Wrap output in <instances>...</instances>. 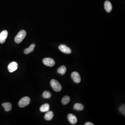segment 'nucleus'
<instances>
[{"label":"nucleus","instance_id":"1","mask_svg":"<svg viewBox=\"0 0 125 125\" xmlns=\"http://www.w3.org/2000/svg\"><path fill=\"white\" fill-rule=\"evenodd\" d=\"M26 32L24 30H22L18 32L15 38V41L16 43L19 44L21 43L26 36Z\"/></svg>","mask_w":125,"mask_h":125},{"label":"nucleus","instance_id":"2","mask_svg":"<svg viewBox=\"0 0 125 125\" xmlns=\"http://www.w3.org/2000/svg\"><path fill=\"white\" fill-rule=\"evenodd\" d=\"M51 85L53 89L56 92H59L61 90L62 87L60 83L55 79L51 81Z\"/></svg>","mask_w":125,"mask_h":125},{"label":"nucleus","instance_id":"3","mask_svg":"<svg viewBox=\"0 0 125 125\" xmlns=\"http://www.w3.org/2000/svg\"><path fill=\"white\" fill-rule=\"evenodd\" d=\"M31 100L29 97H26L22 98L18 102V105L21 108H23L29 105L30 103Z\"/></svg>","mask_w":125,"mask_h":125},{"label":"nucleus","instance_id":"4","mask_svg":"<svg viewBox=\"0 0 125 125\" xmlns=\"http://www.w3.org/2000/svg\"><path fill=\"white\" fill-rule=\"evenodd\" d=\"M42 62L44 64L48 66H53L55 64L54 60L51 58H44L43 59Z\"/></svg>","mask_w":125,"mask_h":125},{"label":"nucleus","instance_id":"5","mask_svg":"<svg viewBox=\"0 0 125 125\" xmlns=\"http://www.w3.org/2000/svg\"><path fill=\"white\" fill-rule=\"evenodd\" d=\"M72 78L74 82L76 83H80L81 78L79 74L77 72H73L71 75Z\"/></svg>","mask_w":125,"mask_h":125},{"label":"nucleus","instance_id":"6","mask_svg":"<svg viewBox=\"0 0 125 125\" xmlns=\"http://www.w3.org/2000/svg\"><path fill=\"white\" fill-rule=\"evenodd\" d=\"M18 67V65L17 62H11L8 67V71L11 73L17 70Z\"/></svg>","mask_w":125,"mask_h":125},{"label":"nucleus","instance_id":"7","mask_svg":"<svg viewBox=\"0 0 125 125\" xmlns=\"http://www.w3.org/2000/svg\"><path fill=\"white\" fill-rule=\"evenodd\" d=\"M59 49L63 53L70 54L71 53V50L70 48L64 44H61L59 46Z\"/></svg>","mask_w":125,"mask_h":125},{"label":"nucleus","instance_id":"8","mask_svg":"<svg viewBox=\"0 0 125 125\" xmlns=\"http://www.w3.org/2000/svg\"><path fill=\"white\" fill-rule=\"evenodd\" d=\"M8 34V32L6 30L3 31L0 34V43L4 44L5 41Z\"/></svg>","mask_w":125,"mask_h":125},{"label":"nucleus","instance_id":"9","mask_svg":"<svg viewBox=\"0 0 125 125\" xmlns=\"http://www.w3.org/2000/svg\"><path fill=\"white\" fill-rule=\"evenodd\" d=\"M68 120L71 124L74 125L77 122V118L74 115L72 114H70L67 116Z\"/></svg>","mask_w":125,"mask_h":125},{"label":"nucleus","instance_id":"10","mask_svg":"<svg viewBox=\"0 0 125 125\" xmlns=\"http://www.w3.org/2000/svg\"><path fill=\"white\" fill-rule=\"evenodd\" d=\"M104 8L107 12H110L112 9V6L111 3L109 1H106L104 3Z\"/></svg>","mask_w":125,"mask_h":125},{"label":"nucleus","instance_id":"11","mask_svg":"<svg viewBox=\"0 0 125 125\" xmlns=\"http://www.w3.org/2000/svg\"><path fill=\"white\" fill-rule=\"evenodd\" d=\"M54 113L52 111H48L44 115V118L47 121H50L52 120L54 117Z\"/></svg>","mask_w":125,"mask_h":125},{"label":"nucleus","instance_id":"12","mask_svg":"<svg viewBox=\"0 0 125 125\" xmlns=\"http://www.w3.org/2000/svg\"><path fill=\"white\" fill-rule=\"evenodd\" d=\"M2 106L4 108L6 112H9L12 109V105L10 103L6 102L3 103Z\"/></svg>","mask_w":125,"mask_h":125},{"label":"nucleus","instance_id":"13","mask_svg":"<svg viewBox=\"0 0 125 125\" xmlns=\"http://www.w3.org/2000/svg\"><path fill=\"white\" fill-rule=\"evenodd\" d=\"M36 46V45L34 44H31L29 48L26 49L24 51V54H28L30 52H33L34 50V47Z\"/></svg>","mask_w":125,"mask_h":125},{"label":"nucleus","instance_id":"14","mask_svg":"<svg viewBox=\"0 0 125 125\" xmlns=\"http://www.w3.org/2000/svg\"><path fill=\"white\" fill-rule=\"evenodd\" d=\"M50 106L48 104H45L42 105L40 108V110L42 112H48L49 110Z\"/></svg>","mask_w":125,"mask_h":125},{"label":"nucleus","instance_id":"15","mask_svg":"<svg viewBox=\"0 0 125 125\" xmlns=\"http://www.w3.org/2000/svg\"><path fill=\"white\" fill-rule=\"evenodd\" d=\"M66 71V68L64 65H62L59 67L57 70V72L62 75H64L65 74Z\"/></svg>","mask_w":125,"mask_h":125},{"label":"nucleus","instance_id":"16","mask_svg":"<svg viewBox=\"0 0 125 125\" xmlns=\"http://www.w3.org/2000/svg\"><path fill=\"white\" fill-rule=\"evenodd\" d=\"M74 108L76 110L81 111L84 109V106L82 104L80 103H76L74 105Z\"/></svg>","mask_w":125,"mask_h":125},{"label":"nucleus","instance_id":"17","mask_svg":"<svg viewBox=\"0 0 125 125\" xmlns=\"http://www.w3.org/2000/svg\"><path fill=\"white\" fill-rule=\"evenodd\" d=\"M70 98L69 96H65L62 98V102L63 105H66L70 102Z\"/></svg>","mask_w":125,"mask_h":125},{"label":"nucleus","instance_id":"18","mask_svg":"<svg viewBox=\"0 0 125 125\" xmlns=\"http://www.w3.org/2000/svg\"><path fill=\"white\" fill-rule=\"evenodd\" d=\"M51 94L48 91H45L43 93L42 96L43 98L46 99H49L51 97Z\"/></svg>","mask_w":125,"mask_h":125},{"label":"nucleus","instance_id":"19","mask_svg":"<svg viewBox=\"0 0 125 125\" xmlns=\"http://www.w3.org/2000/svg\"><path fill=\"white\" fill-rule=\"evenodd\" d=\"M120 111L123 114L125 115V105H123L121 107H120Z\"/></svg>","mask_w":125,"mask_h":125},{"label":"nucleus","instance_id":"20","mask_svg":"<svg viewBox=\"0 0 125 125\" xmlns=\"http://www.w3.org/2000/svg\"><path fill=\"white\" fill-rule=\"evenodd\" d=\"M85 125H94V124L93 123H92L90 122H87L85 124Z\"/></svg>","mask_w":125,"mask_h":125}]
</instances>
